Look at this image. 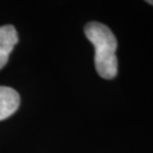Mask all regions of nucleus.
<instances>
[{"instance_id": "nucleus-1", "label": "nucleus", "mask_w": 153, "mask_h": 153, "mask_svg": "<svg viewBox=\"0 0 153 153\" xmlns=\"http://www.w3.org/2000/svg\"><path fill=\"white\" fill-rule=\"evenodd\" d=\"M84 33L94 47V65L100 76L104 79H112L118 74L117 47L115 34L108 26L99 22H90L85 25Z\"/></svg>"}, {"instance_id": "nucleus-2", "label": "nucleus", "mask_w": 153, "mask_h": 153, "mask_svg": "<svg viewBox=\"0 0 153 153\" xmlns=\"http://www.w3.org/2000/svg\"><path fill=\"white\" fill-rule=\"evenodd\" d=\"M18 42V34L15 26H0V69L8 62L9 55Z\"/></svg>"}, {"instance_id": "nucleus-3", "label": "nucleus", "mask_w": 153, "mask_h": 153, "mask_svg": "<svg viewBox=\"0 0 153 153\" xmlns=\"http://www.w3.org/2000/svg\"><path fill=\"white\" fill-rule=\"evenodd\" d=\"M21 97L16 90L8 86H0V120L7 119L17 111Z\"/></svg>"}, {"instance_id": "nucleus-4", "label": "nucleus", "mask_w": 153, "mask_h": 153, "mask_svg": "<svg viewBox=\"0 0 153 153\" xmlns=\"http://www.w3.org/2000/svg\"><path fill=\"white\" fill-rule=\"evenodd\" d=\"M148 4H151V5H153V1H146Z\"/></svg>"}]
</instances>
